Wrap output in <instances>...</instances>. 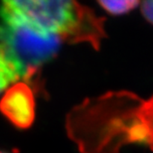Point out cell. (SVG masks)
I'll return each instance as SVG.
<instances>
[{"label": "cell", "mask_w": 153, "mask_h": 153, "mask_svg": "<svg viewBox=\"0 0 153 153\" xmlns=\"http://www.w3.org/2000/svg\"><path fill=\"white\" fill-rule=\"evenodd\" d=\"M20 79L15 67L9 62L4 52L0 48V94L7 90L11 85L15 84Z\"/></svg>", "instance_id": "277c9868"}, {"label": "cell", "mask_w": 153, "mask_h": 153, "mask_svg": "<svg viewBox=\"0 0 153 153\" xmlns=\"http://www.w3.org/2000/svg\"><path fill=\"white\" fill-rule=\"evenodd\" d=\"M62 42L57 36L45 35L19 21L4 19L0 23V48L27 84L56 56Z\"/></svg>", "instance_id": "7a4b0ae2"}, {"label": "cell", "mask_w": 153, "mask_h": 153, "mask_svg": "<svg viewBox=\"0 0 153 153\" xmlns=\"http://www.w3.org/2000/svg\"><path fill=\"white\" fill-rule=\"evenodd\" d=\"M0 111L14 126L29 128L35 119V97L31 87L25 82L9 87L0 100Z\"/></svg>", "instance_id": "3957f363"}, {"label": "cell", "mask_w": 153, "mask_h": 153, "mask_svg": "<svg viewBox=\"0 0 153 153\" xmlns=\"http://www.w3.org/2000/svg\"><path fill=\"white\" fill-rule=\"evenodd\" d=\"M0 19L26 24L45 35H54L63 42H88L99 49L105 36V19L91 8L67 0H7L0 4Z\"/></svg>", "instance_id": "6da1fadb"}, {"label": "cell", "mask_w": 153, "mask_h": 153, "mask_svg": "<svg viewBox=\"0 0 153 153\" xmlns=\"http://www.w3.org/2000/svg\"><path fill=\"white\" fill-rule=\"evenodd\" d=\"M99 4L111 15L125 14L135 8L139 2L137 1H99Z\"/></svg>", "instance_id": "5b68a950"}, {"label": "cell", "mask_w": 153, "mask_h": 153, "mask_svg": "<svg viewBox=\"0 0 153 153\" xmlns=\"http://www.w3.org/2000/svg\"><path fill=\"white\" fill-rule=\"evenodd\" d=\"M0 153H7V152H4V151H1V150H0Z\"/></svg>", "instance_id": "52a82bcc"}, {"label": "cell", "mask_w": 153, "mask_h": 153, "mask_svg": "<svg viewBox=\"0 0 153 153\" xmlns=\"http://www.w3.org/2000/svg\"><path fill=\"white\" fill-rule=\"evenodd\" d=\"M141 12L149 23L153 24V1H144L141 3Z\"/></svg>", "instance_id": "8992f818"}]
</instances>
